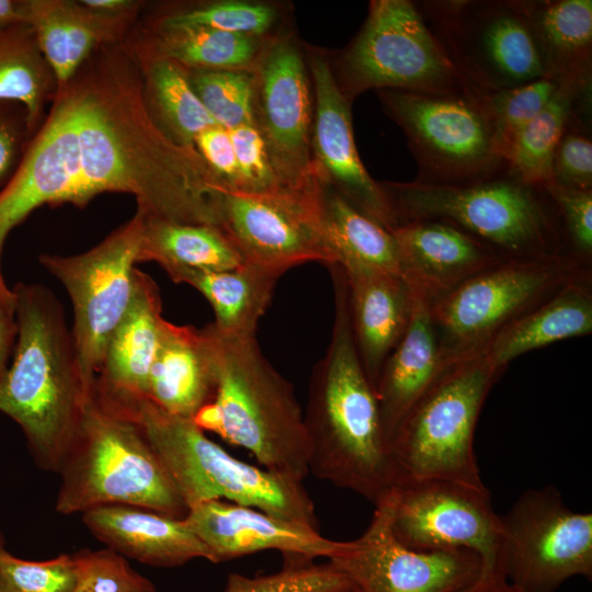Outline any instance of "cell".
Wrapping results in <instances>:
<instances>
[{"instance_id": "1", "label": "cell", "mask_w": 592, "mask_h": 592, "mask_svg": "<svg viewBox=\"0 0 592 592\" xmlns=\"http://www.w3.org/2000/svg\"><path fill=\"white\" fill-rule=\"evenodd\" d=\"M105 45L79 87L80 207L104 192L134 195L146 216L218 226L223 187L193 147L178 146L153 124L129 52Z\"/></svg>"}, {"instance_id": "2", "label": "cell", "mask_w": 592, "mask_h": 592, "mask_svg": "<svg viewBox=\"0 0 592 592\" xmlns=\"http://www.w3.org/2000/svg\"><path fill=\"white\" fill-rule=\"evenodd\" d=\"M334 297L330 342L315 364L304 422L308 469L374 505L395 489L377 397L360 361L350 317L344 271L329 266Z\"/></svg>"}, {"instance_id": "3", "label": "cell", "mask_w": 592, "mask_h": 592, "mask_svg": "<svg viewBox=\"0 0 592 592\" xmlns=\"http://www.w3.org/2000/svg\"><path fill=\"white\" fill-rule=\"evenodd\" d=\"M13 291L18 338L0 380V411L19 424L36 464L57 474L92 390L57 298L42 285L19 283Z\"/></svg>"}, {"instance_id": "4", "label": "cell", "mask_w": 592, "mask_h": 592, "mask_svg": "<svg viewBox=\"0 0 592 592\" xmlns=\"http://www.w3.org/2000/svg\"><path fill=\"white\" fill-rule=\"evenodd\" d=\"M210 342L215 396L193 421L249 451L270 471L304 481L308 437L293 386L263 355L255 335L235 337L204 327Z\"/></svg>"}, {"instance_id": "5", "label": "cell", "mask_w": 592, "mask_h": 592, "mask_svg": "<svg viewBox=\"0 0 592 592\" xmlns=\"http://www.w3.org/2000/svg\"><path fill=\"white\" fill-rule=\"evenodd\" d=\"M396 227L417 219L447 221L503 260L569 255L560 217L547 187L526 183L506 166L460 185L379 182ZM573 259V258H572Z\"/></svg>"}, {"instance_id": "6", "label": "cell", "mask_w": 592, "mask_h": 592, "mask_svg": "<svg viewBox=\"0 0 592 592\" xmlns=\"http://www.w3.org/2000/svg\"><path fill=\"white\" fill-rule=\"evenodd\" d=\"M57 474L55 509L70 515L105 504L184 519L189 508L139 424L93 386Z\"/></svg>"}, {"instance_id": "7", "label": "cell", "mask_w": 592, "mask_h": 592, "mask_svg": "<svg viewBox=\"0 0 592 592\" xmlns=\"http://www.w3.org/2000/svg\"><path fill=\"white\" fill-rule=\"evenodd\" d=\"M103 394L139 424L189 509L226 499L319 528L315 503L301 481L235 458L193 420L170 414L144 396Z\"/></svg>"}, {"instance_id": "8", "label": "cell", "mask_w": 592, "mask_h": 592, "mask_svg": "<svg viewBox=\"0 0 592 592\" xmlns=\"http://www.w3.org/2000/svg\"><path fill=\"white\" fill-rule=\"evenodd\" d=\"M502 373L483 354L441 369L389 441L395 488L426 479L485 486L474 451L475 430Z\"/></svg>"}, {"instance_id": "9", "label": "cell", "mask_w": 592, "mask_h": 592, "mask_svg": "<svg viewBox=\"0 0 592 592\" xmlns=\"http://www.w3.org/2000/svg\"><path fill=\"white\" fill-rule=\"evenodd\" d=\"M335 82L350 102L375 89L434 95L470 94L411 0H372L366 19L343 49L329 52Z\"/></svg>"}, {"instance_id": "10", "label": "cell", "mask_w": 592, "mask_h": 592, "mask_svg": "<svg viewBox=\"0 0 592 592\" xmlns=\"http://www.w3.org/2000/svg\"><path fill=\"white\" fill-rule=\"evenodd\" d=\"M589 269L566 254L503 260L430 304L442 368L482 355L500 331Z\"/></svg>"}, {"instance_id": "11", "label": "cell", "mask_w": 592, "mask_h": 592, "mask_svg": "<svg viewBox=\"0 0 592 592\" xmlns=\"http://www.w3.org/2000/svg\"><path fill=\"white\" fill-rule=\"evenodd\" d=\"M385 114L406 135L417 161L415 181L460 185L490 177L505 164L478 94L434 95L377 90Z\"/></svg>"}, {"instance_id": "12", "label": "cell", "mask_w": 592, "mask_h": 592, "mask_svg": "<svg viewBox=\"0 0 592 592\" xmlns=\"http://www.w3.org/2000/svg\"><path fill=\"white\" fill-rule=\"evenodd\" d=\"M460 76L487 91L548 77L519 0L414 1Z\"/></svg>"}, {"instance_id": "13", "label": "cell", "mask_w": 592, "mask_h": 592, "mask_svg": "<svg viewBox=\"0 0 592 592\" xmlns=\"http://www.w3.org/2000/svg\"><path fill=\"white\" fill-rule=\"evenodd\" d=\"M144 218L137 208L127 223L83 253L39 257V262L61 282L71 299V335L88 391L100 375L109 339L132 298Z\"/></svg>"}, {"instance_id": "14", "label": "cell", "mask_w": 592, "mask_h": 592, "mask_svg": "<svg viewBox=\"0 0 592 592\" xmlns=\"http://www.w3.org/2000/svg\"><path fill=\"white\" fill-rule=\"evenodd\" d=\"M498 570L520 592L591 579L592 514L572 511L554 486L526 490L500 515Z\"/></svg>"}, {"instance_id": "15", "label": "cell", "mask_w": 592, "mask_h": 592, "mask_svg": "<svg viewBox=\"0 0 592 592\" xmlns=\"http://www.w3.org/2000/svg\"><path fill=\"white\" fill-rule=\"evenodd\" d=\"M254 124L284 190L308 189L315 179L311 136L315 100L305 44L292 30L272 38L252 69Z\"/></svg>"}, {"instance_id": "16", "label": "cell", "mask_w": 592, "mask_h": 592, "mask_svg": "<svg viewBox=\"0 0 592 592\" xmlns=\"http://www.w3.org/2000/svg\"><path fill=\"white\" fill-rule=\"evenodd\" d=\"M218 226L246 263L285 273L307 262L334 265L318 204V178L298 192L252 194L220 187Z\"/></svg>"}, {"instance_id": "17", "label": "cell", "mask_w": 592, "mask_h": 592, "mask_svg": "<svg viewBox=\"0 0 592 592\" xmlns=\"http://www.w3.org/2000/svg\"><path fill=\"white\" fill-rule=\"evenodd\" d=\"M390 523L396 538L411 549L471 550L482 561L481 577L501 576L500 515L486 486L446 479L400 485L394 489Z\"/></svg>"}, {"instance_id": "18", "label": "cell", "mask_w": 592, "mask_h": 592, "mask_svg": "<svg viewBox=\"0 0 592 592\" xmlns=\"http://www.w3.org/2000/svg\"><path fill=\"white\" fill-rule=\"evenodd\" d=\"M394 489L375 504L369 525L330 559L362 592H464L482 576L478 554L467 549L420 551L391 530Z\"/></svg>"}, {"instance_id": "19", "label": "cell", "mask_w": 592, "mask_h": 592, "mask_svg": "<svg viewBox=\"0 0 592 592\" xmlns=\"http://www.w3.org/2000/svg\"><path fill=\"white\" fill-rule=\"evenodd\" d=\"M78 107L79 87L72 79L57 90L47 118L0 191V271L8 235L34 209L64 203L80 207Z\"/></svg>"}, {"instance_id": "20", "label": "cell", "mask_w": 592, "mask_h": 592, "mask_svg": "<svg viewBox=\"0 0 592 592\" xmlns=\"http://www.w3.org/2000/svg\"><path fill=\"white\" fill-rule=\"evenodd\" d=\"M315 113L311 160L315 174L360 213L389 231L396 221L380 183L362 163L352 127L351 105L341 93L329 52L305 44Z\"/></svg>"}, {"instance_id": "21", "label": "cell", "mask_w": 592, "mask_h": 592, "mask_svg": "<svg viewBox=\"0 0 592 592\" xmlns=\"http://www.w3.org/2000/svg\"><path fill=\"white\" fill-rule=\"evenodd\" d=\"M183 520L208 548L213 563L264 550L330 560L345 547V542L326 538L319 530L223 500L195 504Z\"/></svg>"}, {"instance_id": "22", "label": "cell", "mask_w": 592, "mask_h": 592, "mask_svg": "<svg viewBox=\"0 0 592 592\" xmlns=\"http://www.w3.org/2000/svg\"><path fill=\"white\" fill-rule=\"evenodd\" d=\"M391 232L400 275L413 293L430 304L503 261L488 246L444 220H410Z\"/></svg>"}, {"instance_id": "23", "label": "cell", "mask_w": 592, "mask_h": 592, "mask_svg": "<svg viewBox=\"0 0 592 592\" xmlns=\"http://www.w3.org/2000/svg\"><path fill=\"white\" fill-rule=\"evenodd\" d=\"M86 527L109 548L155 567H179L193 559L213 562L205 544L183 519L147 509L105 504L82 513Z\"/></svg>"}, {"instance_id": "24", "label": "cell", "mask_w": 592, "mask_h": 592, "mask_svg": "<svg viewBox=\"0 0 592 592\" xmlns=\"http://www.w3.org/2000/svg\"><path fill=\"white\" fill-rule=\"evenodd\" d=\"M344 274L356 351L375 390L384 363L409 325L414 295L396 273L358 270Z\"/></svg>"}, {"instance_id": "25", "label": "cell", "mask_w": 592, "mask_h": 592, "mask_svg": "<svg viewBox=\"0 0 592 592\" xmlns=\"http://www.w3.org/2000/svg\"><path fill=\"white\" fill-rule=\"evenodd\" d=\"M209 338L204 328L163 319L144 397L163 411L193 420L215 396Z\"/></svg>"}, {"instance_id": "26", "label": "cell", "mask_w": 592, "mask_h": 592, "mask_svg": "<svg viewBox=\"0 0 592 592\" xmlns=\"http://www.w3.org/2000/svg\"><path fill=\"white\" fill-rule=\"evenodd\" d=\"M23 13L57 90L76 77L95 49L117 44L133 22L98 14L69 0H23Z\"/></svg>"}, {"instance_id": "27", "label": "cell", "mask_w": 592, "mask_h": 592, "mask_svg": "<svg viewBox=\"0 0 592 592\" xmlns=\"http://www.w3.org/2000/svg\"><path fill=\"white\" fill-rule=\"evenodd\" d=\"M156 282L135 270L127 310L106 344L95 386L113 396H145L159 343L162 305Z\"/></svg>"}, {"instance_id": "28", "label": "cell", "mask_w": 592, "mask_h": 592, "mask_svg": "<svg viewBox=\"0 0 592 592\" xmlns=\"http://www.w3.org/2000/svg\"><path fill=\"white\" fill-rule=\"evenodd\" d=\"M413 295L409 325L384 363L375 387L388 443L400 421L442 369L430 301Z\"/></svg>"}, {"instance_id": "29", "label": "cell", "mask_w": 592, "mask_h": 592, "mask_svg": "<svg viewBox=\"0 0 592 592\" xmlns=\"http://www.w3.org/2000/svg\"><path fill=\"white\" fill-rule=\"evenodd\" d=\"M592 333V269L500 331L483 355L500 372L520 355L557 341Z\"/></svg>"}, {"instance_id": "30", "label": "cell", "mask_w": 592, "mask_h": 592, "mask_svg": "<svg viewBox=\"0 0 592 592\" xmlns=\"http://www.w3.org/2000/svg\"><path fill=\"white\" fill-rule=\"evenodd\" d=\"M175 283L189 284L210 304L213 326L235 337L255 335L257 325L269 307L283 273L244 263L226 271L177 269L167 272Z\"/></svg>"}, {"instance_id": "31", "label": "cell", "mask_w": 592, "mask_h": 592, "mask_svg": "<svg viewBox=\"0 0 592 592\" xmlns=\"http://www.w3.org/2000/svg\"><path fill=\"white\" fill-rule=\"evenodd\" d=\"M141 78L146 110L156 127L172 143L193 147L195 137L217 125L194 92L186 68L141 49H127Z\"/></svg>"}, {"instance_id": "32", "label": "cell", "mask_w": 592, "mask_h": 592, "mask_svg": "<svg viewBox=\"0 0 592 592\" xmlns=\"http://www.w3.org/2000/svg\"><path fill=\"white\" fill-rule=\"evenodd\" d=\"M548 77L592 73L591 0H519Z\"/></svg>"}, {"instance_id": "33", "label": "cell", "mask_w": 592, "mask_h": 592, "mask_svg": "<svg viewBox=\"0 0 592 592\" xmlns=\"http://www.w3.org/2000/svg\"><path fill=\"white\" fill-rule=\"evenodd\" d=\"M318 204L334 265L344 271L367 270L400 275L398 248L391 231L351 206L320 178Z\"/></svg>"}, {"instance_id": "34", "label": "cell", "mask_w": 592, "mask_h": 592, "mask_svg": "<svg viewBox=\"0 0 592 592\" xmlns=\"http://www.w3.org/2000/svg\"><path fill=\"white\" fill-rule=\"evenodd\" d=\"M271 39L204 27L151 23L129 47L168 58L187 70L252 71Z\"/></svg>"}, {"instance_id": "35", "label": "cell", "mask_w": 592, "mask_h": 592, "mask_svg": "<svg viewBox=\"0 0 592 592\" xmlns=\"http://www.w3.org/2000/svg\"><path fill=\"white\" fill-rule=\"evenodd\" d=\"M591 104L592 73L565 80L546 107L514 139L505 158L508 170L526 183L550 185L554 150L569 122L591 111Z\"/></svg>"}, {"instance_id": "36", "label": "cell", "mask_w": 592, "mask_h": 592, "mask_svg": "<svg viewBox=\"0 0 592 592\" xmlns=\"http://www.w3.org/2000/svg\"><path fill=\"white\" fill-rule=\"evenodd\" d=\"M144 216L138 262H156L166 272L177 269L226 271L246 263L219 227Z\"/></svg>"}, {"instance_id": "37", "label": "cell", "mask_w": 592, "mask_h": 592, "mask_svg": "<svg viewBox=\"0 0 592 592\" xmlns=\"http://www.w3.org/2000/svg\"><path fill=\"white\" fill-rule=\"evenodd\" d=\"M56 92V79L32 27L21 23L0 32V101L24 107L31 134L38 126L46 101Z\"/></svg>"}, {"instance_id": "38", "label": "cell", "mask_w": 592, "mask_h": 592, "mask_svg": "<svg viewBox=\"0 0 592 592\" xmlns=\"http://www.w3.org/2000/svg\"><path fill=\"white\" fill-rule=\"evenodd\" d=\"M285 5L270 1L215 0L160 14L152 23L204 27L271 39L288 29Z\"/></svg>"}, {"instance_id": "39", "label": "cell", "mask_w": 592, "mask_h": 592, "mask_svg": "<svg viewBox=\"0 0 592 592\" xmlns=\"http://www.w3.org/2000/svg\"><path fill=\"white\" fill-rule=\"evenodd\" d=\"M563 81L543 77L512 88L480 92L478 101L494 129L504 160L519 133L546 107Z\"/></svg>"}, {"instance_id": "40", "label": "cell", "mask_w": 592, "mask_h": 592, "mask_svg": "<svg viewBox=\"0 0 592 592\" xmlns=\"http://www.w3.org/2000/svg\"><path fill=\"white\" fill-rule=\"evenodd\" d=\"M191 86L214 122L226 129L254 124L250 70H187Z\"/></svg>"}, {"instance_id": "41", "label": "cell", "mask_w": 592, "mask_h": 592, "mask_svg": "<svg viewBox=\"0 0 592 592\" xmlns=\"http://www.w3.org/2000/svg\"><path fill=\"white\" fill-rule=\"evenodd\" d=\"M288 559L282 570L272 574L230 573L223 592H351L355 587L331 561L318 565L300 557Z\"/></svg>"}, {"instance_id": "42", "label": "cell", "mask_w": 592, "mask_h": 592, "mask_svg": "<svg viewBox=\"0 0 592 592\" xmlns=\"http://www.w3.org/2000/svg\"><path fill=\"white\" fill-rule=\"evenodd\" d=\"M76 581L72 554L34 561L0 549V592H73Z\"/></svg>"}, {"instance_id": "43", "label": "cell", "mask_w": 592, "mask_h": 592, "mask_svg": "<svg viewBox=\"0 0 592 592\" xmlns=\"http://www.w3.org/2000/svg\"><path fill=\"white\" fill-rule=\"evenodd\" d=\"M77 581L73 592H157L155 584L137 572L127 558L106 547L72 554Z\"/></svg>"}, {"instance_id": "44", "label": "cell", "mask_w": 592, "mask_h": 592, "mask_svg": "<svg viewBox=\"0 0 592 592\" xmlns=\"http://www.w3.org/2000/svg\"><path fill=\"white\" fill-rule=\"evenodd\" d=\"M591 113L577 114L566 127L553 153L550 185L592 191Z\"/></svg>"}, {"instance_id": "45", "label": "cell", "mask_w": 592, "mask_h": 592, "mask_svg": "<svg viewBox=\"0 0 592 592\" xmlns=\"http://www.w3.org/2000/svg\"><path fill=\"white\" fill-rule=\"evenodd\" d=\"M228 130L238 167V192L252 194L291 192L281 185L265 141L255 124L241 125Z\"/></svg>"}, {"instance_id": "46", "label": "cell", "mask_w": 592, "mask_h": 592, "mask_svg": "<svg viewBox=\"0 0 592 592\" xmlns=\"http://www.w3.org/2000/svg\"><path fill=\"white\" fill-rule=\"evenodd\" d=\"M557 207L567 253L592 267V191L546 186Z\"/></svg>"}, {"instance_id": "47", "label": "cell", "mask_w": 592, "mask_h": 592, "mask_svg": "<svg viewBox=\"0 0 592 592\" xmlns=\"http://www.w3.org/2000/svg\"><path fill=\"white\" fill-rule=\"evenodd\" d=\"M194 148L224 189L238 190V167L228 129L214 125L202 130L194 139Z\"/></svg>"}, {"instance_id": "48", "label": "cell", "mask_w": 592, "mask_h": 592, "mask_svg": "<svg viewBox=\"0 0 592 592\" xmlns=\"http://www.w3.org/2000/svg\"><path fill=\"white\" fill-rule=\"evenodd\" d=\"M31 135L24 107L14 102L0 101V191L15 173Z\"/></svg>"}, {"instance_id": "49", "label": "cell", "mask_w": 592, "mask_h": 592, "mask_svg": "<svg viewBox=\"0 0 592 592\" xmlns=\"http://www.w3.org/2000/svg\"><path fill=\"white\" fill-rule=\"evenodd\" d=\"M18 338L16 298L0 271V380L9 368Z\"/></svg>"}, {"instance_id": "50", "label": "cell", "mask_w": 592, "mask_h": 592, "mask_svg": "<svg viewBox=\"0 0 592 592\" xmlns=\"http://www.w3.org/2000/svg\"><path fill=\"white\" fill-rule=\"evenodd\" d=\"M89 10L113 19L134 21L143 2L134 0H80Z\"/></svg>"}, {"instance_id": "51", "label": "cell", "mask_w": 592, "mask_h": 592, "mask_svg": "<svg viewBox=\"0 0 592 592\" xmlns=\"http://www.w3.org/2000/svg\"><path fill=\"white\" fill-rule=\"evenodd\" d=\"M24 23L23 0H0V32Z\"/></svg>"}, {"instance_id": "52", "label": "cell", "mask_w": 592, "mask_h": 592, "mask_svg": "<svg viewBox=\"0 0 592 592\" xmlns=\"http://www.w3.org/2000/svg\"><path fill=\"white\" fill-rule=\"evenodd\" d=\"M464 592H520L501 576L481 577Z\"/></svg>"}, {"instance_id": "53", "label": "cell", "mask_w": 592, "mask_h": 592, "mask_svg": "<svg viewBox=\"0 0 592 592\" xmlns=\"http://www.w3.org/2000/svg\"><path fill=\"white\" fill-rule=\"evenodd\" d=\"M4 548V537L2 533L0 532V549Z\"/></svg>"}, {"instance_id": "54", "label": "cell", "mask_w": 592, "mask_h": 592, "mask_svg": "<svg viewBox=\"0 0 592 592\" xmlns=\"http://www.w3.org/2000/svg\"><path fill=\"white\" fill-rule=\"evenodd\" d=\"M351 592H362L357 587H354V589Z\"/></svg>"}]
</instances>
